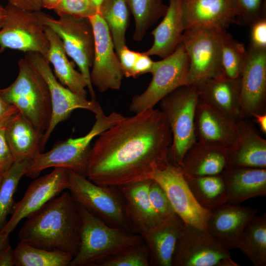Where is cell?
I'll use <instances>...</instances> for the list:
<instances>
[{"mask_svg": "<svg viewBox=\"0 0 266 266\" xmlns=\"http://www.w3.org/2000/svg\"><path fill=\"white\" fill-rule=\"evenodd\" d=\"M90 0L92 2V3L94 4V5L96 7L97 9L98 10V13H99L100 7L102 3H103L104 0Z\"/></svg>", "mask_w": 266, "mask_h": 266, "instance_id": "obj_52", "label": "cell"}, {"mask_svg": "<svg viewBox=\"0 0 266 266\" xmlns=\"http://www.w3.org/2000/svg\"><path fill=\"white\" fill-rule=\"evenodd\" d=\"M67 172L68 189L76 203L108 225L132 233L118 187L98 185L74 171Z\"/></svg>", "mask_w": 266, "mask_h": 266, "instance_id": "obj_7", "label": "cell"}, {"mask_svg": "<svg viewBox=\"0 0 266 266\" xmlns=\"http://www.w3.org/2000/svg\"><path fill=\"white\" fill-rule=\"evenodd\" d=\"M239 126L237 140L227 149L228 167L266 168V140L247 118L240 120Z\"/></svg>", "mask_w": 266, "mask_h": 266, "instance_id": "obj_23", "label": "cell"}, {"mask_svg": "<svg viewBox=\"0 0 266 266\" xmlns=\"http://www.w3.org/2000/svg\"><path fill=\"white\" fill-rule=\"evenodd\" d=\"M5 172L0 170V185Z\"/></svg>", "mask_w": 266, "mask_h": 266, "instance_id": "obj_53", "label": "cell"}, {"mask_svg": "<svg viewBox=\"0 0 266 266\" xmlns=\"http://www.w3.org/2000/svg\"><path fill=\"white\" fill-rule=\"evenodd\" d=\"M221 174L228 203L237 204L266 195V168L227 167Z\"/></svg>", "mask_w": 266, "mask_h": 266, "instance_id": "obj_26", "label": "cell"}, {"mask_svg": "<svg viewBox=\"0 0 266 266\" xmlns=\"http://www.w3.org/2000/svg\"><path fill=\"white\" fill-rule=\"evenodd\" d=\"M44 22L59 36L68 57L77 66L84 76L92 100H96L90 79V67L94 56L95 38L89 18L66 15L55 19L44 14Z\"/></svg>", "mask_w": 266, "mask_h": 266, "instance_id": "obj_10", "label": "cell"}, {"mask_svg": "<svg viewBox=\"0 0 266 266\" xmlns=\"http://www.w3.org/2000/svg\"><path fill=\"white\" fill-rule=\"evenodd\" d=\"M53 10L59 17L69 15L78 18H90L98 13L90 0H60Z\"/></svg>", "mask_w": 266, "mask_h": 266, "instance_id": "obj_39", "label": "cell"}, {"mask_svg": "<svg viewBox=\"0 0 266 266\" xmlns=\"http://www.w3.org/2000/svg\"><path fill=\"white\" fill-rule=\"evenodd\" d=\"M148 247L144 242L126 247L96 263L95 266H149Z\"/></svg>", "mask_w": 266, "mask_h": 266, "instance_id": "obj_37", "label": "cell"}, {"mask_svg": "<svg viewBox=\"0 0 266 266\" xmlns=\"http://www.w3.org/2000/svg\"><path fill=\"white\" fill-rule=\"evenodd\" d=\"M226 149L197 140L185 155L181 169L185 175L205 176L221 174L228 167Z\"/></svg>", "mask_w": 266, "mask_h": 266, "instance_id": "obj_28", "label": "cell"}, {"mask_svg": "<svg viewBox=\"0 0 266 266\" xmlns=\"http://www.w3.org/2000/svg\"><path fill=\"white\" fill-rule=\"evenodd\" d=\"M9 240V234L0 233V249Z\"/></svg>", "mask_w": 266, "mask_h": 266, "instance_id": "obj_51", "label": "cell"}, {"mask_svg": "<svg viewBox=\"0 0 266 266\" xmlns=\"http://www.w3.org/2000/svg\"><path fill=\"white\" fill-rule=\"evenodd\" d=\"M128 2L135 22L133 38L141 41L148 29L165 15L167 5L162 0H128Z\"/></svg>", "mask_w": 266, "mask_h": 266, "instance_id": "obj_34", "label": "cell"}, {"mask_svg": "<svg viewBox=\"0 0 266 266\" xmlns=\"http://www.w3.org/2000/svg\"><path fill=\"white\" fill-rule=\"evenodd\" d=\"M89 19L95 38L94 60L90 71L91 83L100 92L118 90L124 75L110 33L99 14Z\"/></svg>", "mask_w": 266, "mask_h": 266, "instance_id": "obj_15", "label": "cell"}, {"mask_svg": "<svg viewBox=\"0 0 266 266\" xmlns=\"http://www.w3.org/2000/svg\"><path fill=\"white\" fill-rule=\"evenodd\" d=\"M199 99L196 86L184 85L160 101L161 111L167 120L172 134L168 160L175 166H181L186 152L197 141L195 116Z\"/></svg>", "mask_w": 266, "mask_h": 266, "instance_id": "obj_6", "label": "cell"}, {"mask_svg": "<svg viewBox=\"0 0 266 266\" xmlns=\"http://www.w3.org/2000/svg\"><path fill=\"white\" fill-rule=\"evenodd\" d=\"M27 218L18 233L20 241L37 248L64 251L73 257L77 254L81 219L70 193L60 194Z\"/></svg>", "mask_w": 266, "mask_h": 266, "instance_id": "obj_2", "label": "cell"}, {"mask_svg": "<svg viewBox=\"0 0 266 266\" xmlns=\"http://www.w3.org/2000/svg\"><path fill=\"white\" fill-rule=\"evenodd\" d=\"M221 38L222 65L224 75L233 79L239 78L246 62L247 50L226 30L222 31Z\"/></svg>", "mask_w": 266, "mask_h": 266, "instance_id": "obj_36", "label": "cell"}, {"mask_svg": "<svg viewBox=\"0 0 266 266\" xmlns=\"http://www.w3.org/2000/svg\"><path fill=\"white\" fill-rule=\"evenodd\" d=\"M69 187L67 170L55 167L49 173L36 178L29 186L23 198L15 202L11 218L1 233L9 234L24 218L37 211Z\"/></svg>", "mask_w": 266, "mask_h": 266, "instance_id": "obj_16", "label": "cell"}, {"mask_svg": "<svg viewBox=\"0 0 266 266\" xmlns=\"http://www.w3.org/2000/svg\"><path fill=\"white\" fill-rule=\"evenodd\" d=\"M236 11L235 23L250 27L266 17V0H233Z\"/></svg>", "mask_w": 266, "mask_h": 266, "instance_id": "obj_38", "label": "cell"}, {"mask_svg": "<svg viewBox=\"0 0 266 266\" xmlns=\"http://www.w3.org/2000/svg\"><path fill=\"white\" fill-rule=\"evenodd\" d=\"M18 112L15 106L6 102L0 95V127L6 125Z\"/></svg>", "mask_w": 266, "mask_h": 266, "instance_id": "obj_45", "label": "cell"}, {"mask_svg": "<svg viewBox=\"0 0 266 266\" xmlns=\"http://www.w3.org/2000/svg\"><path fill=\"white\" fill-rule=\"evenodd\" d=\"M184 225L182 220L175 214L142 237L148 249L150 266H172Z\"/></svg>", "mask_w": 266, "mask_h": 266, "instance_id": "obj_25", "label": "cell"}, {"mask_svg": "<svg viewBox=\"0 0 266 266\" xmlns=\"http://www.w3.org/2000/svg\"><path fill=\"white\" fill-rule=\"evenodd\" d=\"M5 136L15 161H33L42 153L44 132L19 112L5 126Z\"/></svg>", "mask_w": 266, "mask_h": 266, "instance_id": "obj_22", "label": "cell"}, {"mask_svg": "<svg viewBox=\"0 0 266 266\" xmlns=\"http://www.w3.org/2000/svg\"><path fill=\"white\" fill-rule=\"evenodd\" d=\"M32 162L28 160L15 161L3 174L0 185V233L15 204L14 195L19 181Z\"/></svg>", "mask_w": 266, "mask_h": 266, "instance_id": "obj_35", "label": "cell"}, {"mask_svg": "<svg viewBox=\"0 0 266 266\" xmlns=\"http://www.w3.org/2000/svg\"><path fill=\"white\" fill-rule=\"evenodd\" d=\"M240 76L241 107L244 118L266 112V50L249 46Z\"/></svg>", "mask_w": 266, "mask_h": 266, "instance_id": "obj_17", "label": "cell"}, {"mask_svg": "<svg viewBox=\"0 0 266 266\" xmlns=\"http://www.w3.org/2000/svg\"><path fill=\"white\" fill-rule=\"evenodd\" d=\"M45 33L49 42L46 58L53 66L54 74L64 86L80 97L87 99V82L80 72L73 67L59 36L47 27Z\"/></svg>", "mask_w": 266, "mask_h": 266, "instance_id": "obj_29", "label": "cell"}, {"mask_svg": "<svg viewBox=\"0 0 266 266\" xmlns=\"http://www.w3.org/2000/svg\"><path fill=\"white\" fill-rule=\"evenodd\" d=\"M257 209L226 202L210 210L206 231L229 250L237 249L243 232Z\"/></svg>", "mask_w": 266, "mask_h": 266, "instance_id": "obj_19", "label": "cell"}, {"mask_svg": "<svg viewBox=\"0 0 266 266\" xmlns=\"http://www.w3.org/2000/svg\"><path fill=\"white\" fill-rule=\"evenodd\" d=\"M95 114L96 121L86 134L56 142L51 150L41 153L32 162L25 175L35 178L47 168L61 167L87 177L88 157L92 140L124 117L115 112L106 115L101 106Z\"/></svg>", "mask_w": 266, "mask_h": 266, "instance_id": "obj_3", "label": "cell"}, {"mask_svg": "<svg viewBox=\"0 0 266 266\" xmlns=\"http://www.w3.org/2000/svg\"><path fill=\"white\" fill-rule=\"evenodd\" d=\"M98 136L87 169V178L96 184L119 187L150 179L155 169L169 163L172 134L161 110L124 116Z\"/></svg>", "mask_w": 266, "mask_h": 266, "instance_id": "obj_1", "label": "cell"}, {"mask_svg": "<svg viewBox=\"0 0 266 266\" xmlns=\"http://www.w3.org/2000/svg\"><path fill=\"white\" fill-rule=\"evenodd\" d=\"M148 196L154 209L163 220L176 214L164 190L152 179L149 186Z\"/></svg>", "mask_w": 266, "mask_h": 266, "instance_id": "obj_40", "label": "cell"}, {"mask_svg": "<svg viewBox=\"0 0 266 266\" xmlns=\"http://www.w3.org/2000/svg\"><path fill=\"white\" fill-rule=\"evenodd\" d=\"M60 0H41L42 8L54 10Z\"/></svg>", "mask_w": 266, "mask_h": 266, "instance_id": "obj_49", "label": "cell"}, {"mask_svg": "<svg viewBox=\"0 0 266 266\" xmlns=\"http://www.w3.org/2000/svg\"><path fill=\"white\" fill-rule=\"evenodd\" d=\"M6 17V10L5 7L0 4V29L3 26Z\"/></svg>", "mask_w": 266, "mask_h": 266, "instance_id": "obj_50", "label": "cell"}, {"mask_svg": "<svg viewBox=\"0 0 266 266\" xmlns=\"http://www.w3.org/2000/svg\"><path fill=\"white\" fill-rule=\"evenodd\" d=\"M184 175L193 196L202 207L211 210L227 202L226 187L222 174Z\"/></svg>", "mask_w": 266, "mask_h": 266, "instance_id": "obj_30", "label": "cell"}, {"mask_svg": "<svg viewBox=\"0 0 266 266\" xmlns=\"http://www.w3.org/2000/svg\"><path fill=\"white\" fill-rule=\"evenodd\" d=\"M6 17L0 29V49H9L47 56L49 42L44 22L45 13L24 10L9 3Z\"/></svg>", "mask_w": 266, "mask_h": 266, "instance_id": "obj_9", "label": "cell"}, {"mask_svg": "<svg viewBox=\"0 0 266 266\" xmlns=\"http://www.w3.org/2000/svg\"><path fill=\"white\" fill-rule=\"evenodd\" d=\"M250 27L249 45L257 49L266 50V17L258 20Z\"/></svg>", "mask_w": 266, "mask_h": 266, "instance_id": "obj_41", "label": "cell"}, {"mask_svg": "<svg viewBox=\"0 0 266 266\" xmlns=\"http://www.w3.org/2000/svg\"><path fill=\"white\" fill-rule=\"evenodd\" d=\"M8 3L29 11H39L42 8L41 0H6Z\"/></svg>", "mask_w": 266, "mask_h": 266, "instance_id": "obj_46", "label": "cell"}, {"mask_svg": "<svg viewBox=\"0 0 266 266\" xmlns=\"http://www.w3.org/2000/svg\"><path fill=\"white\" fill-rule=\"evenodd\" d=\"M5 126L0 127V170L6 171L14 162V160L5 136Z\"/></svg>", "mask_w": 266, "mask_h": 266, "instance_id": "obj_43", "label": "cell"}, {"mask_svg": "<svg viewBox=\"0 0 266 266\" xmlns=\"http://www.w3.org/2000/svg\"><path fill=\"white\" fill-rule=\"evenodd\" d=\"M154 64V61L151 60L150 56L144 52H139L135 63L132 77L136 78L138 76L150 73Z\"/></svg>", "mask_w": 266, "mask_h": 266, "instance_id": "obj_44", "label": "cell"}, {"mask_svg": "<svg viewBox=\"0 0 266 266\" xmlns=\"http://www.w3.org/2000/svg\"><path fill=\"white\" fill-rule=\"evenodd\" d=\"M189 58L181 43L174 52L154 61L152 80L146 89L133 98L130 110L137 113L151 108L177 88L186 84Z\"/></svg>", "mask_w": 266, "mask_h": 266, "instance_id": "obj_11", "label": "cell"}, {"mask_svg": "<svg viewBox=\"0 0 266 266\" xmlns=\"http://www.w3.org/2000/svg\"><path fill=\"white\" fill-rule=\"evenodd\" d=\"M19 72L14 81L0 89V95L8 103L43 132L48 129L52 115L50 91L47 84L25 58L18 62Z\"/></svg>", "mask_w": 266, "mask_h": 266, "instance_id": "obj_4", "label": "cell"}, {"mask_svg": "<svg viewBox=\"0 0 266 266\" xmlns=\"http://www.w3.org/2000/svg\"><path fill=\"white\" fill-rule=\"evenodd\" d=\"M163 19L151 32L154 41L144 53L165 58L172 54L181 43L184 28L181 0H169Z\"/></svg>", "mask_w": 266, "mask_h": 266, "instance_id": "obj_27", "label": "cell"}, {"mask_svg": "<svg viewBox=\"0 0 266 266\" xmlns=\"http://www.w3.org/2000/svg\"><path fill=\"white\" fill-rule=\"evenodd\" d=\"M151 179L118 187L123 197L125 212L132 232L143 236L164 221L149 200Z\"/></svg>", "mask_w": 266, "mask_h": 266, "instance_id": "obj_21", "label": "cell"}, {"mask_svg": "<svg viewBox=\"0 0 266 266\" xmlns=\"http://www.w3.org/2000/svg\"><path fill=\"white\" fill-rule=\"evenodd\" d=\"M13 251L15 266H67L73 258L64 251L37 248L21 241Z\"/></svg>", "mask_w": 266, "mask_h": 266, "instance_id": "obj_33", "label": "cell"}, {"mask_svg": "<svg viewBox=\"0 0 266 266\" xmlns=\"http://www.w3.org/2000/svg\"><path fill=\"white\" fill-rule=\"evenodd\" d=\"M252 118H254L260 127L262 132L266 133V113H259L253 115Z\"/></svg>", "mask_w": 266, "mask_h": 266, "instance_id": "obj_48", "label": "cell"}, {"mask_svg": "<svg viewBox=\"0 0 266 266\" xmlns=\"http://www.w3.org/2000/svg\"><path fill=\"white\" fill-rule=\"evenodd\" d=\"M98 14L108 28L118 54L126 45V34L131 14L128 0H104Z\"/></svg>", "mask_w": 266, "mask_h": 266, "instance_id": "obj_32", "label": "cell"}, {"mask_svg": "<svg viewBox=\"0 0 266 266\" xmlns=\"http://www.w3.org/2000/svg\"><path fill=\"white\" fill-rule=\"evenodd\" d=\"M238 248L255 266L266 265V213L254 216L245 227Z\"/></svg>", "mask_w": 266, "mask_h": 266, "instance_id": "obj_31", "label": "cell"}, {"mask_svg": "<svg viewBox=\"0 0 266 266\" xmlns=\"http://www.w3.org/2000/svg\"><path fill=\"white\" fill-rule=\"evenodd\" d=\"M139 53L130 49L126 45L119 51L117 55L124 76H132L133 69Z\"/></svg>", "mask_w": 266, "mask_h": 266, "instance_id": "obj_42", "label": "cell"}, {"mask_svg": "<svg viewBox=\"0 0 266 266\" xmlns=\"http://www.w3.org/2000/svg\"><path fill=\"white\" fill-rule=\"evenodd\" d=\"M15 266L14 251L8 241L0 249V266Z\"/></svg>", "mask_w": 266, "mask_h": 266, "instance_id": "obj_47", "label": "cell"}, {"mask_svg": "<svg viewBox=\"0 0 266 266\" xmlns=\"http://www.w3.org/2000/svg\"><path fill=\"white\" fill-rule=\"evenodd\" d=\"M40 73L48 87L51 101L52 115L48 129L44 133L45 145L56 127L69 118L71 113L82 109L96 113L100 107L96 100H89L77 95L62 85L55 76L47 59L40 54L29 52L24 57Z\"/></svg>", "mask_w": 266, "mask_h": 266, "instance_id": "obj_14", "label": "cell"}, {"mask_svg": "<svg viewBox=\"0 0 266 266\" xmlns=\"http://www.w3.org/2000/svg\"><path fill=\"white\" fill-rule=\"evenodd\" d=\"M222 30L204 27L184 30L181 43L189 62L186 85L195 86L208 79L225 76L221 58Z\"/></svg>", "mask_w": 266, "mask_h": 266, "instance_id": "obj_8", "label": "cell"}, {"mask_svg": "<svg viewBox=\"0 0 266 266\" xmlns=\"http://www.w3.org/2000/svg\"><path fill=\"white\" fill-rule=\"evenodd\" d=\"M206 230L184 224L172 266H239Z\"/></svg>", "mask_w": 266, "mask_h": 266, "instance_id": "obj_12", "label": "cell"}, {"mask_svg": "<svg viewBox=\"0 0 266 266\" xmlns=\"http://www.w3.org/2000/svg\"><path fill=\"white\" fill-rule=\"evenodd\" d=\"M239 121L229 117L199 97L195 116L197 140L227 150L238 138Z\"/></svg>", "mask_w": 266, "mask_h": 266, "instance_id": "obj_18", "label": "cell"}, {"mask_svg": "<svg viewBox=\"0 0 266 266\" xmlns=\"http://www.w3.org/2000/svg\"><path fill=\"white\" fill-rule=\"evenodd\" d=\"M76 203L81 219L80 244L69 266H95L99 261L112 254L144 242L140 235L110 226Z\"/></svg>", "mask_w": 266, "mask_h": 266, "instance_id": "obj_5", "label": "cell"}, {"mask_svg": "<svg viewBox=\"0 0 266 266\" xmlns=\"http://www.w3.org/2000/svg\"><path fill=\"white\" fill-rule=\"evenodd\" d=\"M2 52H3V51L1 50V49H0V55Z\"/></svg>", "mask_w": 266, "mask_h": 266, "instance_id": "obj_54", "label": "cell"}, {"mask_svg": "<svg viewBox=\"0 0 266 266\" xmlns=\"http://www.w3.org/2000/svg\"><path fill=\"white\" fill-rule=\"evenodd\" d=\"M195 86L201 99L235 120L245 118L241 107L240 77L211 78Z\"/></svg>", "mask_w": 266, "mask_h": 266, "instance_id": "obj_24", "label": "cell"}, {"mask_svg": "<svg viewBox=\"0 0 266 266\" xmlns=\"http://www.w3.org/2000/svg\"><path fill=\"white\" fill-rule=\"evenodd\" d=\"M184 30L197 27L226 30L235 23L233 0H181Z\"/></svg>", "mask_w": 266, "mask_h": 266, "instance_id": "obj_20", "label": "cell"}, {"mask_svg": "<svg viewBox=\"0 0 266 266\" xmlns=\"http://www.w3.org/2000/svg\"><path fill=\"white\" fill-rule=\"evenodd\" d=\"M150 179L162 188L174 212L184 224L206 230L210 210L202 207L197 202L180 166L169 163L164 167L155 169L150 175Z\"/></svg>", "mask_w": 266, "mask_h": 266, "instance_id": "obj_13", "label": "cell"}]
</instances>
